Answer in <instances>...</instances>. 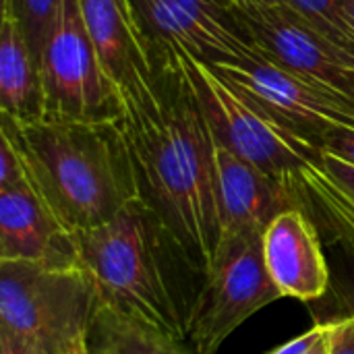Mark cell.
I'll list each match as a JSON object with an SVG mask.
<instances>
[{
	"label": "cell",
	"mask_w": 354,
	"mask_h": 354,
	"mask_svg": "<svg viewBox=\"0 0 354 354\" xmlns=\"http://www.w3.org/2000/svg\"><path fill=\"white\" fill-rule=\"evenodd\" d=\"M114 95L139 199L207 276L222 236L216 139L174 48L151 44Z\"/></svg>",
	"instance_id": "6da1fadb"
},
{
	"label": "cell",
	"mask_w": 354,
	"mask_h": 354,
	"mask_svg": "<svg viewBox=\"0 0 354 354\" xmlns=\"http://www.w3.org/2000/svg\"><path fill=\"white\" fill-rule=\"evenodd\" d=\"M75 247L97 305L189 340L205 274L141 199L104 226L75 232Z\"/></svg>",
	"instance_id": "7a4b0ae2"
},
{
	"label": "cell",
	"mask_w": 354,
	"mask_h": 354,
	"mask_svg": "<svg viewBox=\"0 0 354 354\" xmlns=\"http://www.w3.org/2000/svg\"><path fill=\"white\" fill-rule=\"evenodd\" d=\"M0 131L19 151L37 195L73 234L104 226L139 199L116 118L19 122L2 116Z\"/></svg>",
	"instance_id": "3957f363"
},
{
	"label": "cell",
	"mask_w": 354,
	"mask_h": 354,
	"mask_svg": "<svg viewBox=\"0 0 354 354\" xmlns=\"http://www.w3.org/2000/svg\"><path fill=\"white\" fill-rule=\"evenodd\" d=\"M174 52L218 145L282 178L324 162L319 145L278 122L209 62L180 48Z\"/></svg>",
	"instance_id": "277c9868"
},
{
	"label": "cell",
	"mask_w": 354,
	"mask_h": 354,
	"mask_svg": "<svg viewBox=\"0 0 354 354\" xmlns=\"http://www.w3.org/2000/svg\"><path fill=\"white\" fill-rule=\"evenodd\" d=\"M97 307L91 278L81 266L0 261V332L62 354L87 336Z\"/></svg>",
	"instance_id": "5b68a950"
},
{
	"label": "cell",
	"mask_w": 354,
	"mask_h": 354,
	"mask_svg": "<svg viewBox=\"0 0 354 354\" xmlns=\"http://www.w3.org/2000/svg\"><path fill=\"white\" fill-rule=\"evenodd\" d=\"M284 299L263 259V234L222 232L191 322L197 354H216L249 317Z\"/></svg>",
	"instance_id": "8992f818"
},
{
	"label": "cell",
	"mask_w": 354,
	"mask_h": 354,
	"mask_svg": "<svg viewBox=\"0 0 354 354\" xmlns=\"http://www.w3.org/2000/svg\"><path fill=\"white\" fill-rule=\"evenodd\" d=\"M44 118H116L114 87L89 39L79 0H62L39 56Z\"/></svg>",
	"instance_id": "52a82bcc"
},
{
	"label": "cell",
	"mask_w": 354,
	"mask_h": 354,
	"mask_svg": "<svg viewBox=\"0 0 354 354\" xmlns=\"http://www.w3.org/2000/svg\"><path fill=\"white\" fill-rule=\"evenodd\" d=\"M212 66L278 122L315 145L330 131H354V97L319 81L295 75L261 54L249 62Z\"/></svg>",
	"instance_id": "ba28073f"
},
{
	"label": "cell",
	"mask_w": 354,
	"mask_h": 354,
	"mask_svg": "<svg viewBox=\"0 0 354 354\" xmlns=\"http://www.w3.org/2000/svg\"><path fill=\"white\" fill-rule=\"evenodd\" d=\"M230 10L263 58L354 97V58L311 29L284 4L243 2Z\"/></svg>",
	"instance_id": "9c48e42d"
},
{
	"label": "cell",
	"mask_w": 354,
	"mask_h": 354,
	"mask_svg": "<svg viewBox=\"0 0 354 354\" xmlns=\"http://www.w3.org/2000/svg\"><path fill=\"white\" fill-rule=\"evenodd\" d=\"M156 46H172L209 62H249L257 48L239 27L232 10L218 0H131Z\"/></svg>",
	"instance_id": "30bf717a"
},
{
	"label": "cell",
	"mask_w": 354,
	"mask_h": 354,
	"mask_svg": "<svg viewBox=\"0 0 354 354\" xmlns=\"http://www.w3.org/2000/svg\"><path fill=\"white\" fill-rule=\"evenodd\" d=\"M266 268L282 297L322 301L332 284V268L313 220L301 209L282 212L263 232Z\"/></svg>",
	"instance_id": "8fae6325"
},
{
	"label": "cell",
	"mask_w": 354,
	"mask_h": 354,
	"mask_svg": "<svg viewBox=\"0 0 354 354\" xmlns=\"http://www.w3.org/2000/svg\"><path fill=\"white\" fill-rule=\"evenodd\" d=\"M0 261L79 266L75 234L27 180L0 189Z\"/></svg>",
	"instance_id": "7c38bea8"
},
{
	"label": "cell",
	"mask_w": 354,
	"mask_h": 354,
	"mask_svg": "<svg viewBox=\"0 0 354 354\" xmlns=\"http://www.w3.org/2000/svg\"><path fill=\"white\" fill-rule=\"evenodd\" d=\"M216 178L222 232H259L297 207L288 176H274L216 143Z\"/></svg>",
	"instance_id": "4fadbf2b"
},
{
	"label": "cell",
	"mask_w": 354,
	"mask_h": 354,
	"mask_svg": "<svg viewBox=\"0 0 354 354\" xmlns=\"http://www.w3.org/2000/svg\"><path fill=\"white\" fill-rule=\"evenodd\" d=\"M79 6L102 71L114 87L151 50V41L131 0H79Z\"/></svg>",
	"instance_id": "5bb4252c"
},
{
	"label": "cell",
	"mask_w": 354,
	"mask_h": 354,
	"mask_svg": "<svg viewBox=\"0 0 354 354\" xmlns=\"http://www.w3.org/2000/svg\"><path fill=\"white\" fill-rule=\"evenodd\" d=\"M0 112L19 122L44 118L39 66L12 15L0 25Z\"/></svg>",
	"instance_id": "9a60e30c"
},
{
	"label": "cell",
	"mask_w": 354,
	"mask_h": 354,
	"mask_svg": "<svg viewBox=\"0 0 354 354\" xmlns=\"http://www.w3.org/2000/svg\"><path fill=\"white\" fill-rule=\"evenodd\" d=\"M91 354H197L151 326L97 305L87 330Z\"/></svg>",
	"instance_id": "2e32d148"
},
{
	"label": "cell",
	"mask_w": 354,
	"mask_h": 354,
	"mask_svg": "<svg viewBox=\"0 0 354 354\" xmlns=\"http://www.w3.org/2000/svg\"><path fill=\"white\" fill-rule=\"evenodd\" d=\"M299 15L311 29L354 58V27L344 15L340 0H280Z\"/></svg>",
	"instance_id": "e0dca14e"
},
{
	"label": "cell",
	"mask_w": 354,
	"mask_h": 354,
	"mask_svg": "<svg viewBox=\"0 0 354 354\" xmlns=\"http://www.w3.org/2000/svg\"><path fill=\"white\" fill-rule=\"evenodd\" d=\"M60 4L62 0H2V15H12L17 19L37 66Z\"/></svg>",
	"instance_id": "ac0fdd59"
},
{
	"label": "cell",
	"mask_w": 354,
	"mask_h": 354,
	"mask_svg": "<svg viewBox=\"0 0 354 354\" xmlns=\"http://www.w3.org/2000/svg\"><path fill=\"white\" fill-rule=\"evenodd\" d=\"M336 251V266L332 268V284L326 297L332 299L330 317H344V315H354V251L340 249V247H330ZM324 319V322H328Z\"/></svg>",
	"instance_id": "d6986e66"
},
{
	"label": "cell",
	"mask_w": 354,
	"mask_h": 354,
	"mask_svg": "<svg viewBox=\"0 0 354 354\" xmlns=\"http://www.w3.org/2000/svg\"><path fill=\"white\" fill-rule=\"evenodd\" d=\"M27 180V172L19 151L15 149L8 135L0 131V189L12 187Z\"/></svg>",
	"instance_id": "ffe728a7"
},
{
	"label": "cell",
	"mask_w": 354,
	"mask_h": 354,
	"mask_svg": "<svg viewBox=\"0 0 354 354\" xmlns=\"http://www.w3.org/2000/svg\"><path fill=\"white\" fill-rule=\"evenodd\" d=\"M328 354H354V315L328 319Z\"/></svg>",
	"instance_id": "44dd1931"
},
{
	"label": "cell",
	"mask_w": 354,
	"mask_h": 354,
	"mask_svg": "<svg viewBox=\"0 0 354 354\" xmlns=\"http://www.w3.org/2000/svg\"><path fill=\"white\" fill-rule=\"evenodd\" d=\"M326 336H328V322H317L307 332L290 338L288 342L276 346L274 351H270L268 354H311Z\"/></svg>",
	"instance_id": "7402d4cb"
},
{
	"label": "cell",
	"mask_w": 354,
	"mask_h": 354,
	"mask_svg": "<svg viewBox=\"0 0 354 354\" xmlns=\"http://www.w3.org/2000/svg\"><path fill=\"white\" fill-rule=\"evenodd\" d=\"M319 147L322 151L334 153L354 166V131H348V129L330 131L319 139Z\"/></svg>",
	"instance_id": "603a6c76"
},
{
	"label": "cell",
	"mask_w": 354,
	"mask_h": 354,
	"mask_svg": "<svg viewBox=\"0 0 354 354\" xmlns=\"http://www.w3.org/2000/svg\"><path fill=\"white\" fill-rule=\"evenodd\" d=\"M324 168L328 170V174L351 195L354 199V166L351 162L324 151Z\"/></svg>",
	"instance_id": "cb8c5ba5"
},
{
	"label": "cell",
	"mask_w": 354,
	"mask_h": 354,
	"mask_svg": "<svg viewBox=\"0 0 354 354\" xmlns=\"http://www.w3.org/2000/svg\"><path fill=\"white\" fill-rule=\"evenodd\" d=\"M0 354H50L46 353L44 348L27 342V340H21L17 336H10V334H4L0 332Z\"/></svg>",
	"instance_id": "d4e9b609"
},
{
	"label": "cell",
	"mask_w": 354,
	"mask_h": 354,
	"mask_svg": "<svg viewBox=\"0 0 354 354\" xmlns=\"http://www.w3.org/2000/svg\"><path fill=\"white\" fill-rule=\"evenodd\" d=\"M62 354H91L89 353V346H87V336L75 340L71 346H66V348L62 351Z\"/></svg>",
	"instance_id": "484cf974"
},
{
	"label": "cell",
	"mask_w": 354,
	"mask_h": 354,
	"mask_svg": "<svg viewBox=\"0 0 354 354\" xmlns=\"http://www.w3.org/2000/svg\"><path fill=\"white\" fill-rule=\"evenodd\" d=\"M340 2H342V8H344L346 19L351 21V25L354 27V0H340Z\"/></svg>",
	"instance_id": "4316f807"
},
{
	"label": "cell",
	"mask_w": 354,
	"mask_h": 354,
	"mask_svg": "<svg viewBox=\"0 0 354 354\" xmlns=\"http://www.w3.org/2000/svg\"><path fill=\"white\" fill-rule=\"evenodd\" d=\"M328 330H330V326H328ZM311 354H328V336H326V338L315 346V351H313Z\"/></svg>",
	"instance_id": "83f0119b"
},
{
	"label": "cell",
	"mask_w": 354,
	"mask_h": 354,
	"mask_svg": "<svg viewBox=\"0 0 354 354\" xmlns=\"http://www.w3.org/2000/svg\"><path fill=\"white\" fill-rule=\"evenodd\" d=\"M218 2H222L224 6H228V8H232V6H239V4H243V0H218Z\"/></svg>",
	"instance_id": "f1b7e54d"
},
{
	"label": "cell",
	"mask_w": 354,
	"mask_h": 354,
	"mask_svg": "<svg viewBox=\"0 0 354 354\" xmlns=\"http://www.w3.org/2000/svg\"><path fill=\"white\" fill-rule=\"evenodd\" d=\"M243 2H255V4H280V0H243Z\"/></svg>",
	"instance_id": "f546056e"
}]
</instances>
